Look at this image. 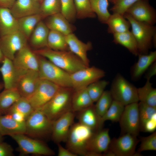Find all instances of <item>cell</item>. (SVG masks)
<instances>
[{"instance_id":"cell-1","label":"cell","mask_w":156,"mask_h":156,"mask_svg":"<svg viewBox=\"0 0 156 156\" xmlns=\"http://www.w3.org/2000/svg\"><path fill=\"white\" fill-rule=\"evenodd\" d=\"M34 52L70 74L88 67L79 58L69 50L55 51L46 47Z\"/></svg>"},{"instance_id":"cell-2","label":"cell","mask_w":156,"mask_h":156,"mask_svg":"<svg viewBox=\"0 0 156 156\" xmlns=\"http://www.w3.org/2000/svg\"><path fill=\"white\" fill-rule=\"evenodd\" d=\"M72 88L60 87L52 98L39 109L53 121L67 112L71 111Z\"/></svg>"},{"instance_id":"cell-3","label":"cell","mask_w":156,"mask_h":156,"mask_svg":"<svg viewBox=\"0 0 156 156\" xmlns=\"http://www.w3.org/2000/svg\"><path fill=\"white\" fill-rule=\"evenodd\" d=\"M94 132L79 122L74 123L65 142L66 148L77 156H86L89 142Z\"/></svg>"},{"instance_id":"cell-4","label":"cell","mask_w":156,"mask_h":156,"mask_svg":"<svg viewBox=\"0 0 156 156\" xmlns=\"http://www.w3.org/2000/svg\"><path fill=\"white\" fill-rule=\"evenodd\" d=\"M124 16L130 24L131 31L137 42L138 54L148 53L153 45V39L156 37V27L137 21L127 13Z\"/></svg>"},{"instance_id":"cell-5","label":"cell","mask_w":156,"mask_h":156,"mask_svg":"<svg viewBox=\"0 0 156 156\" xmlns=\"http://www.w3.org/2000/svg\"><path fill=\"white\" fill-rule=\"evenodd\" d=\"M40 79L50 81L60 87L72 88L70 74L38 55Z\"/></svg>"},{"instance_id":"cell-6","label":"cell","mask_w":156,"mask_h":156,"mask_svg":"<svg viewBox=\"0 0 156 156\" xmlns=\"http://www.w3.org/2000/svg\"><path fill=\"white\" fill-rule=\"evenodd\" d=\"M53 121L40 110H34L25 120V135L42 140L51 136Z\"/></svg>"},{"instance_id":"cell-7","label":"cell","mask_w":156,"mask_h":156,"mask_svg":"<svg viewBox=\"0 0 156 156\" xmlns=\"http://www.w3.org/2000/svg\"><path fill=\"white\" fill-rule=\"evenodd\" d=\"M137 88L120 73H117L112 82L109 90L113 100L125 106L138 102Z\"/></svg>"},{"instance_id":"cell-8","label":"cell","mask_w":156,"mask_h":156,"mask_svg":"<svg viewBox=\"0 0 156 156\" xmlns=\"http://www.w3.org/2000/svg\"><path fill=\"white\" fill-rule=\"evenodd\" d=\"M10 136L18 145V149L23 155L52 156L55 152L42 140L31 138L25 134H17Z\"/></svg>"},{"instance_id":"cell-9","label":"cell","mask_w":156,"mask_h":156,"mask_svg":"<svg viewBox=\"0 0 156 156\" xmlns=\"http://www.w3.org/2000/svg\"><path fill=\"white\" fill-rule=\"evenodd\" d=\"M138 103H134L125 106L119 121L120 135L128 133L137 137L139 135L140 131Z\"/></svg>"},{"instance_id":"cell-10","label":"cell","mask_w":156,"mask_h":156,"mask_svg":"<svg viewBox=\"0 0 156 156\" xmlns=\"http://www.w3.org/2000/svg\"><path fill=\"white\" fill-rule=\"evenodd\" d=\"M60 87L40 79L33 94L27 98L34 110L38 109L48 102Z\"/></svg>"},{"instance_id":"cell-11","label":"cell","mask_w":156,"mask_h":156,"mask_svg":"<svg viewBox=\"0 0 156 156\" xmlns=\"http://www.w3.org/2000/svg\"><path fill=\"white\" fill-rule=\"evenodd\" d=\"M105 75L102 69L94 66L87 67L70 74L72 88L74 90L87 88L101 79Z\"/></svg>"},{"instance_id":"cell-12","label":"cell","mask_w":156,"mask_h":156,"mask_svg":"<svg viewBox=\"0 0 156 156\" xmlns=\"http://www.w3.org/2000/svg\"><path fill=\"white\" fill-rule=\"evenodd\" d=\"M139 141L137 136L126 133L111 139L108 149L115 156H136L135 149Z\"/></svg>"},{"instance_id":"cell-13","label":"cell","mask_w":156,"mask_h":156,"mask_svg":"<svg viewBox=\"0 0 156 156\" xmlns=\"http://www.w3.org/2000/svg\"><path fill=\"white\" fill-rule=\"evenodd\" d=\"M27 39L19 30L0 37V47L4 57L12 60L16 53L27 45Z\"/></svg>"},{"instance_id":"cell-14","label":"cell","mask_w":156,"mask_h":156,"mask_svg":"<svg viewBox=\"0 0 156 156\" xmlns=\"http://www.w3.org/2000/svg\"><path fill=\"white\" fill-rule=\"evenodd\" d=\"M134 20L154 25L156 22L155 9L149 4L148 0H140L134 3L126 11Z\"/></svg>"},{"instance_id":"cell-15","label":"cell","mask_w":156,"mask_h":156,"mask_svg":"<svg viewBox=\"0 0 156 156\" xmlns=\"http://www.w3.org/2000/svg\"><path fill=\"white\" fill-rule=\"evenodd\" d=\"M75 116V113L70 111L53 121L51 136L54 142H65Z\"/></svg>"},{"instance_id":"cell-16","label":"cell","mask_w":156,"mask_h":156,"mask_svg":"<svg viewBox=\"0 0 156 156\" xmlns=\"http://www.w3.org/2000/svg\"><path fill=\"white\" fill-rule=\"evenodd\" d=\"M36 54L26 45L16 53L12 60L13 63L17 68L22 71H38V56Z\"/></svg>"},{"instance_id":"cell-17","label":"cell","mask_w":156,"mask_h":156,"mask_svg":"<svg viewBox=\"0 0 156 156\" xmlns=\"http://www.w3.org/2000/svg\"><path fill=\"white\" fill-rule=\"evenodd\" d=\"M40 79L38 71L28 70L20 77L16 89L22 97L28 98L35 91Z\"/></svg>"},{"instance_id":"cell-18","label":"cell","mask_w":156,"mask_h":156,"mask_svg":"<svg viewBox=\"0 0 156 156\" xmlns=\"http://www.w3.org/2000/svg\"><path fill=\"white\" fill-rule=\"evenodd\" d=\"M0 67V72L4 82V89L16 88L21 76L25 72L18 70L14 65L12 60L4 57Z\"/></svg>"},{"instance_id":"cell-19","label":"cell","mask_w":156,"mask_h":156,"mask_svg":"<svg viewBox=\"0 0 156 156\" xmlns=\"http://www.w3.org/2000/svg\"><path fill=\"white\" fill-rule=\"evenodd\" d=\"M111 139L109 129H102L94 132L90 138L88 146V153L94 152L103 156L108 149Z\"/></svg>"},{"instance_id":"cell-20","label":"cell","mask_w":156,"mask_h":156,"mask_svg":"<svg viewBox=\"0 0 156 156\" xmlns=\"http://www.w3.org/2000/svg\"><path fill=\"white\" fill-rule=\"evenodd\" d=\"M69 50L79 58L87 66H89L90 60L87 53L92 48L90 42L84 43L79 40L73 33L66 36Z\"/></svg>"},{"instance_id":"cell-21","label":"cell","mask_w":156,"mask_h":156,"mask_svg":"<svg viewBox=\"0 0 156 156\" xmlns=\"http://www.w3.org/2000/svg\"><path fill=\"white\" fill-rule=\"evenodd\" d=\"M79 122L89 127L94 132L103 128L104 122L96 112L94 105L77 112Z\"/></svg>"},{"instance_id":"cell-22","label":"cell","mask_w":156,"mask_h":156,"mask_svg":"<svg viewBox=\"0 0 156 156\" xmlns=\"http://www.w3.org/2000/svg\"><path fill=\"white\" fill-rule=\"evenodd\" d=\"M26 131L25 121H18L8 114L0 116V133L3 136L25 134Z\"/></svg>"},{"instance_id":"cell-23","label":"cell","mask_w":156,"mask_h":156,"mask_svg":"<svg viewBox=\"0 0 156 156\" xmlns=\"http://www.w3.org/2000/svg\"><path fill=\"white\" fill-rule=\"evenodd\" d=\"M44 22L50 30L60 32L65 36L73 33L76 27L60 12L46 18Z\"/></svg>"},{"instance_id":"cell-24","label":"cell","mask_w":156,"mask_h":156,"mask_svg":"<svg viewBox=\"0 0 156 156\" xmlns=\"http://www.w3.org/2000/svg\"><path fill=\"white\" fill-rule=\"evenodd\" d=\"M40 4L34 0H16L10 9L13 16L18 19L39 14Z\"/></svg>"},{"instance_id":"cell-25","label":"cell","mask_w":156,"mask_h":156,"mask_svg":"<svg viewBox=\"0 0 156 156\" xmlns=\"http://www.w3.org/2000/svg\"><path fill=\"white\" fill-rule=\"evenodd\" d=\"M137 61L130 70L131 79L134 81L138 80L146 71L149 67L156 60V51L147 54H139Z\"/></svg>"},{"instance_id":"cell-26","label":"cell","mask_w":156,"mask_h":156,"mask_svg":"<svg viewBox=\"0 0 156 156\" xmlns=\"http://www.w3.org/2000/svg\"><path fill=\"white\" fill-rule=\"evenodd\" d=\"M18 30L17 19L10 9L0 7V37Z\"/></svg>"},{"instance_id":"cell-27","label":"cell","mask_w":156,"mask_h":156,"mask_svg":"<svg viewBox=\"0 0 156 156\" xmlns=\"http://www.w3.org/2000/svg\"><path fill=\"white\" fill-rule=\"evenodd\" d=\"M49 29L42 20L36 25L30 36L31 46L37 49L47 47Z\"/></svg>"},{"instance_id":"cell-28","label":"cell","mask_w":156,"mask_h":156,"mask_svg":"<svg viewBox=\"0 0 156 156\" xmlns=\"http://www.w3.org/2000/svg\"><path fill=\"white\" fill-rule=\"evenodd\" d=\"M94 105L86 88L74 90L71 101V111L78 112Z\"/></svg>"},{"instance_id":"cell-29","label":"cell","mask_w":156,"mask_h":156,"mask_svg":"<svg viewBox=\"0 0 156 156\" xmlns=\"http://www.w3.org/2000/svg\"><path fill=\"white\" fill-rule=\"evenodd\" d=\"M105 24L108 25L107 32L113 34L129 31L131 25L128 20L120 14L113 13Z\"/></svg>"},{"instance_id":"cell-30","label":"cell","mask_w":156,"mask_h":156,"mask_svg":"<svg viewBox=\"0 0 156 156\" xmlns=\"http://www.w3.org/2000/svg\"><path fill=\"white\" fill-rule=\"evenodd\" d=\"M113 35L114 43L125 47L133 55H138V51L137 42L131 31L129 30Z\"/></svg>"},{"instance_id":"cell-31","label":"cell","mask_w":156,"mask_h":156,"mask_svg":"<svg viewBox=\"0 0 156 156\" xmlns=\"http://www.w3.org/2000/svg\"><path fill=\"white\" fill-rule=\"evenodd\" d=\"M44 19L40 14L28 16L17 19L19 30L28 39L37 24Z\"/></svg>"},{"instance_id":"cell-32","label":"cell","mask_w":156,"mask_h":156,"mask_svg":"<svg viewBox=\"0 0 156 156\" xmlns=\"http://www.w3.org/2000/svg\"><path fill=\"white\" fill-rule=\"evenodd\" d=\"M21 97L16 88L4 89L0 93V113L6 114L12 105Z\"/></svg>"},{"instance_id":"cell-33","label":"cell","mask_w":156,"mask_h":156,"mask_svg":"<svg viewBox=\"0 0 156 156\" xmlns=\"http://www.w3.org/2000/svg\"><path fill=\"white\" fill-rule=\"evenodd\" d=\"M137 92L139 101L156 107V89L150 80H146L143 86L137 88Z\"/></svg>"},{"instance_id":"cell-34","label":"cell","mask_w":156,"mask_h":156,"mask_svg":"<svg viewBox=\"0 0 156 156\" xmlns=\"http://www.w3.org/2000/svg\"><path fill=\"white\" fill-rule=\"evenodd\" d=\"M66 36L58 31L49 30L47 47L55 51H69Z\"/></svg>"},{"instance_id":"cell-35","label":"cell","mask_w":156,"mask_h":156,"mask_svg":"<svg viewBox=\"0 0 156 156\" xmlns=\"http://www.w3.org/2000/svg\"><path fill=\"white\" fill-rule=\"evenodd\" d=\"M91 7L100 22L106 24L111 15L108 9V0H90Z\"/></svg>"},{"instance_id":"cell-36","label":"cell","mask_w":156,"mask_h":156,"mask_svg":"<svg viewBox=\"0 0 156 156\" xmlns=\"http://www.w3.org/2000/svg\"><path fill=\"white\" fill-rule=\"evenodd\" d=\"M76 18H94L96 14L93 11L90 0H74Z\"/></svg>"},{"instance_id":"cell-37","label":"cell","mask_w":156,"mask_h":156,"mask_svg":"<svg viewBox=\"0 0 156 156\" xmlns=\"http://www.w3.org/2000/svg\"><path fill=\"white\" fill-rule=\"evenodd\" d=\"M34 110L27 99L21 97L10 108L6 114L17 112L21 114L26 120Z\"/></svg>"},{"instance_id":"cell-38","label":"cell","mask_w":156,"mask_h":156,"mask_svg":"<svg viewBox=\"0 0 156 156\" xmlns=\"http://www.w3.org/2000/svg\"><path fill=\"white\" fill-rule=\"evenodd\" d=\"M61 11L60 0H43L40 4L39 14L44 18Z\"/></svg>"},{"instance_id":"cell-39","label":"cell","mask_w":156,"mask_h":156,"mask_svg":"<svg viewBox=\"0 0 156 156\" xmlns=\"http://www.w3.org/2000/svg\"><path fill=\"white\" fill-rule=\"evenodd\" d=\"M125 106L113 100L112 104L105 114L102 117L104 122L109 120L112 122H119L123 112Z\"/></svg>"},{"instance_id":"cell-40","label":"cell","mask_w":156,"mask_h":156,"mask_svg":"<svg viewBox=\"0 0 156 156\" xmlns=\"http://www.w3.org/2000/svg\"><path fill=\"white\" fill-rule=\"evenodd\" d=\"M109 82L100 79L89 85L86 88L88 93L93 102H96L102 94Z\"/></svg>"},{"instance_id":"cell-41","label":"cell","mask_w":156,"mask_h":156,"mask_svg":"<svg viewBox=\"0 0 156 156\" xmlns=\"http://www.w3.org/2000/svg\"><path fill=\"white\" fill-rule=\"evenodd\" d=\"M113 101L109 91L105 90L94 105L97 113L102 117L109 109Z\"/></svg>"},{"instance_id":"cell-42","label":"cell","mask_w":156,"mask_h":156,"mask_svg":"<svg viewBox=\"0 0 156 156\" xmlns=\"http://www.w3.org/2000/svg\"><path fill=\"white\" fill-rule=\"evenodd\" d=\"M138 108L140 129L141 127L146 122L156 114V107L140 102L138 103Z\"/></svg>"},{"instance_id":"cell-43","label":"cell","mask_w":156,"mask_h":156,"mask_svg":"<svg viewBox=\"0 0 156 156\" xmlns=\"http://www.w3.org/2000/svg\"><path fill=\"white\" fill-rule=\"evenodd\" d=\"M61 13L70 23H74L76 18L74 0H60Z\"/></svg>"},{"instance_id":"cell-44","label":"cell","mask_w":156,"mask_h":156,"mask_svg":"<svg viewBox=\"0 0 156 156\" xmlns=\"http://www.w3.org/2000/svg\"><path fill=\"white\" fill-rule=\"evenodd\" d=\"M140 146L137 151L141 153L147 151L156 150V132L146 137H141Z\"/></svg>"},{"instance_id":"cell-45","label":"cell","mask_w":156,"mask_h":156,"mask_svg":"<svg viewBox=\"0 0 156 156\" xmlns=\"http://www.w3.org/2000/svg\"><path fill=\"white\" fill-rule=\"evenodd\" d=\"M140 0H115L110 9L113 13L124 15L127 10L131 5Z\"/></svg>"},{"instance_id":"cell-46","label":"cell","mask_w":156,"mask_h":156,"mask_svg":"<svg viewBox=\"0 0 156 156\" xmlns=\"http://www.w3.org/2000/svg\"><path fill=\"white\" fill-rule=\"evenodd\" d=\"M156 114L143 124L140 128V131L148 132L155 131L156 128Z\"/></svg>"},{"instance_id":"cell-47","label":"cell","mask_w":156,"mask_h":156,"mask_svg":"<svg viewBox=\"0 0 156 156\" xmlns=\"http://www.w3.org/2000/svg\"><path fill=\"white\" fill-rule=\"evenodd\" d=\"M13 149L9 144L3 142L0 143V156H13Z\"/></svg>"},{"instance_id":"cell-48","label":"cell","mask_w":156,"mask_h":156,"mask_svg":"<svg viewBox=\"0 0 156 156\" xmlns=\"http://www.w3.org/2000/svg\"><path fill=\"white\" fill-rule=\"evenodd\" d=\"M58 147V156H77L66 148H64L60 143L57 144Z\"/></svg>"},{"instance_id":"cell-49","label":"cell","mask_w":156,"mask_h":156,"mask_svg":"<svg viewBox=\"0 0 156 156\" xmlns=\"http://www.w3.org/2000/svg\"><path fill=\"white\" fill-rule=\"evenodd\" d=\"M145 74L146 80H150L152 77L156 75V62H154L148 68Z\"/></svg>"},{"instance_id":"cell-50","label":"cell","mask_w":156,"mask_h":156,"mask_svg":"<svg viewBox=\"0 0 156 156\" xmlns=\"http://www.w3.org/2000/svg\"><path fill=\"white\" fill-rule=\"evenodd\" d=\"M16 0H0V7L10 9Z\"/></svg>"},{"instance_id":"cell-51","label":"cell","mask_w":156,"mask_h":156,"mask_svg":"<svg viewBox=\"0 0 156 156\" xmlns=\"http://www.w3.org/2000/svg\"><path fill=\"white\" fill-rule=\"evenodd\" d=\"M4 58V56L0 47V62H2Z\"/></svg>"},{"instance_id":"cell-52","label":"cell","mask_w":156,"mask_h":156,"mask_svg":"<svg viewBox=\"0 0 156 156\" xmlns=\"http://www.w3.org/2000/svg\"><path fill=\"white\" fill-rule=\"evenodd\" d=\"M3 136L0 133V143L3 142Z\"/></svg>"},{"instance_id":"cell-53","label":"cell","mask_w":156,"mask_h":156,"mask_svg":"<svg viewBox=\"0 0 156 156\" xmlns=\"http://www.w3.org/2000/svg\"><path fill=\"white\" fill-rule=\"evenodd\" d=\"M3 87V86L2 85L0 84V91L2 88Z\"/></svg>"},{"instance_id":"cell-54","label":"cell","mask_w":156,"mask_h":156,"mask_svg":"<svg viewBox=\"0 0 156 156\" xmlns=\"http://www.w3.org/2000/svg\"><path fill=\"white\" fill-rule=\"evenodd\" d=\"M43 0H38V2L40 4Z\"/></svg>"},{"instance_id":"cell-55","label":"cell","mask_w":156,"mask_h":156,"mask_svg":"<svg viewBox=\"0 0 156 156\" xmlns=\"http://www.w3.org/2000/svg\"><path fill=\"white\" fill-rule=\"evenodd\" d=\"M109 1L113 3L115 0H108Z\"/></svg>"},{"instance_id":"cell-56","label":"cell","mask_w":156,"mask_h":156,"mask_svg":"<svg viewBox=\"0 0 156 156\" xmlns=\"http://www.w3.org/2000/svg\"><path fill=\"white\" fill-rule=\"evenodd\" d=\"M34 0V1H36L38 2V0Z\"/></svg>"},{"instance_id":"cell-57","label":"cell","mask_w":156,"mask_h":156,"mask_svg":"<svg viewBox=\"0 0 156 156\" xmlns=\"http://www.w3.org/2000/svg\"><path fill=\"white\" fill-rule=\"evenodd\" d=\"M1 114L0 113V116H1Z\"/></svg>"}]
</instances>
